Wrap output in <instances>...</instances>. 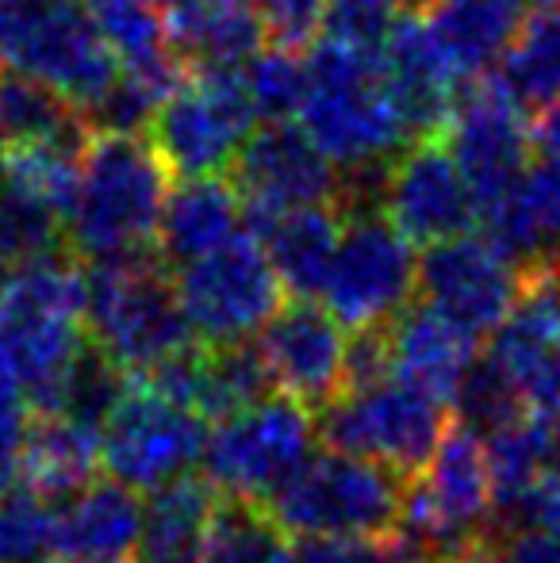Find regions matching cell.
Listing matches in <instances>:
<instances>
[{
	"label": "cell",
	"instance_id": "29",
	"mask_svg": "<svg viewBox=\"0 0 560 563\" xmlns=\"http://www.w3.org/2000/svg\"><path fill=\"white\" fill-rule=\"evenodd\" d=\"M242 219H246V211H242L234 185H223L219 177L185 180L165 200L162 230H157V257L177 268L188 265V261L239 238Z\"/></svg>",
	"mask_w": 560,
	"mask_h": 563
},
{
	"label": "cell",
	"instance_id": "31",
	"mask_svg": "<svg viewBox=\"0 0 560 563\" xmlns=\"http://www.w3.org/2000/svg\"><path fill=\"white\" fill-rule=\"evenodd\" d=\"M503 89L523 108H546L560 97V8H538L503 54Z\"/></svg>",
	"mask_w": 560,
	"mask_h": 563
},
{
	"label": "cell",
	"instance_id": "12",
	"mask_svg": "<svg viewBox=\"0 0 560 563\" xmlns=\"http://www.w3.org/2000/svg\"><path fill=\"white\" fill-rule=\"evenodd\" d=\"M419 284L411 242L388 223L381 208H350L327 276V311L353 334L384 330L411 307Z\"/></svg>",
	"mask_w": 560,
	"mask_h": 563
},
{
	"label": "cell",
	"instance_id": "35",
	"mask_svg": "<svg viewBox=\"0 0 560 563\" xmlns=\"http://www.w3.org/2000/svg\"><path fill=\"white\" fill-rule=\"evenodd\" d=\"M242 81H246L257 115L277 123V119L296 115L299 104H304L307 62H299V51L270 46V51H257L254 58L242 66Z\"/></svg>",
	"mask_w": 560,
	"mask_h": 563
},
{
	"label": "cell",
	"instance_id": "27",
	"mask_svg": "<svg viewBox=\"0 0 560 563\" xmlns=\"http://www.w3.org/2000/svg\"><path fill=\"white\" fill-rule=\"evenodd\" d=\"M223 495L208 475H177L150 490L142 506L139 563H204Z\"/></svg>",
	"mask_w": 560,
	"mask_h": 563
},
{
	"label": "cell",
	"instance_id": "24",
	"mask_svg": "<svg viewBox=\"0 0 560 563\" xmlns=\"http://www.w3.org/2000/svg\"><path fill=\"white\" fill-rule=\"evenodd\" d=\"M384 341H388L392 376L422 387L441 402L457 399V387L476 364V338L464 334L430 303L399 311L384 327Z\"/></svg>",
	"mask_w": 560,
	"mask_h": 563
},
{
	"label": "cell",
	"instance_id": "16",
	"mask_svg": "<svg viewBox=\"0 0 560 563\" xmlns=\"http://www.w3.org/2000/svg\"><path fill=\"white\" fill-rule=\"evenodd\" d=\"M526 273L487 238H449L430 245L419 265L422 303L472 338H492L515 311Z\"/></svg>",
	"mask_w": 560,
	"mask_h": 563
},
{
	"label": "cell",
	"instance_id": "9",
	"mask_svg": "<svg viewBox=\"0 0 560 563\" xmlns=\"http://www.w3.org/2000/svg\"><path fill=\"white\" fill-rule=\"evenodd\" d=\"M257 108L239 69H188L146 126L173 177H216L254 134Z\"/></svg>",
	"mask_w": 560,
	"mask_h": 563
},
{
	"label": "cell",
	"instance_id": "14",
	"mask_svg": "<svg viewBox=\"0 0 560 563\" xmlns=\"http://www.w3.org/2000/svg\"><path fill=\"white\" fill-rule=\"evenodd\" d=\"M441 139L461 165L480 216L499 203L530 169L526 162H530L534 131L526 123V108L503 89L499 77H476L457 92Z\"/></svg>",
	"mask_w": 560,
	"mask_h": 563
},
{
	"label": "cell",
	"instance_id": "52",
	"mask_svg": "<svg viewBox=\"0 0 560 563\" xmlns=\"http://www.w3.org/2000/svg\"><path fill=\"white\" fill-rule=\"evenodd\" d=\"M123 563H128V560H123Z\"/></svg>",
	"mask_w": 560,
	"mask_h": 563
},
{
	"label": "cell",
	"instance_id": "51",
	"mask_svg": "<svg viewBox=\"0 0 560 563\" xmlns=\"http://www.w3.org/2000/svg\"><path fill=\"white\" fill-rule=\"evenodd\" d=\"M415 4H422V0H415Z\"/></svg>",
	"mask_w": 560,
	"mask_h": 563
},
{
	"label": "cell",
	"instance_id": "23",
	"mask_svg": "<svg viewBox=\"0 0 560 563\" xmlns=\"http://www.w3.org/2000/svg\"><path fill=\"white\" fill-rule=\"evenodd\" d=\"M534 0H422L419 8L430 38L461 85L487 77L510 51Z\"/></svg>",
	"mask_w": 560,
	"mask_h": 563
},
{
	"label": "cell",
	"instance_id": "19",
	"mask_svg": "<svg viewBox=\"0 0 560 563\" xmlns=\"http://www.w3.org/2000/svg\"><path fill=\"white\" fill-rule=\"evenodd\" d=\"M270 379L281 395L296 399L307 410H327L345 391L350 345L342 338V322L311 299L281 307L257 341Z\"/></svg>",
	"mask_w": 560,
	"mask_h": 563
},
{
	"label": "cell",
	"instance_id": "3",
	"mask_svg": "<svg viewBox=\"0 0 560 563\" xmlns=\"http://www.w3.org/2000/svg\"><path fill=\"white\" fill-rule=\"evenodd\" d=\"M296 115L307 139L350 173L388 169L411 142L384 81L381 54L338 38H319L307 58V92Z\"/></svg>",
	"mask_w": 560,
	"mask_h": 563
},
{
	"label": "cell",
	"instance_id": "32",
	"mask_svg": "<svg viewBox=\"0 0 560 563\" xmlns=\"http://www.w3.org/2000/svg\"><path fill=\"white\" fill-rule=\"evenodd\" d=\"M557 422H541V418H515L503 430L487 433L484 452H487V472H492V490H495V518H507L518 503L526 498V490L546 475L549 467V433Z\"/></svg>",
	"mask_w": 560,
	"mask_h": 563
},
{
	"label": "cell",
	"instance_id": "21",
	"mask_svg": "<svg viewBox=\"0 0 560 563\" xmlns=\"http://www.w3.org/2000/svg\"><path fill=\"white\" fill-rule=\"evenodd\" d=\"M105 467V426L62 410H31L23 430L15 483L39 498H66L85 490Z\"/></svg>",
	"mask_w": 560,
	"mask_h": 563
},
{
	"label": "cell",
	"instance_id": "34",
	"mask_svg": "<svg viewBox=\"0 0 560 563\" xmlns=\"http://www.w3.org/2000/svg\"><path fill=\"white\" fill-rule=\"evenodd\" d=\"M66 242V223L43 203L0 188V273L54 257Z\"/></svg>",
	"mask_w": 560,
	"mask_h": 563
},
{
	"label": "cell",
	"instance_id": "36",
	"mask_svg": "<svg viewBox=\"0 0 560 563\" xmlns=\"http://www.w3.org/2000/svg\"><path fill=\"white\" fill-rule=\"evenodd\" d=\"M54 521L58 510L46 498L12 487L0 495V563H39L54 552Z\"/></svg>",
	"mask_w": 560,
	"mask_h": 563
},
{
	"label": "cell",
	"instance_id": "22",
	"mask_svg": "<svg viewBox=\"0 0 560 563\" xmlns=\"http://www.w3.org/2000/svg\"><path fill=\"white\" fill-rule=\"evenodd\" d=\"M484 238L499 245L526 276L560 265V162H538L499 203L480 216Z\"/></svg>",
	"mask_w": 560,
	"mask_h": 563
},
{
	"label": "cell",
	"instance_id": "39",
	"mask_svg": "<svg viewBox=\"0 0 560 563\" xmlns=\"http://www.w3.org/2000/svg\"><path fill=\"white\" fill-rule=\"evenodd\" d=\"M426 560L404 537H307L296 563H407Z\"/></svg>",
	"mask_w": 560,
	"mask_h": 563
},
{
	"label": "cell",
	"instance_id": "49",
	"mask_svg": "<svg viewBox=\"0 0 560 563\" xmlns=\"http://www.w3.org/2000/svg\"><path fill=\"white\" fill-rule=\"evenodd\" d=\"M407 563H438V560H407Z\"/></svg>",
	"mask_w": 560,
	"mask_h": 563
},
{
	"label": "cell",
	"instance_id": "2",
	"mask_svg": "<svg viewBox=\"0 0 560 563\" xmlns=\"http://www.w3.org/2000/svg\"><path fill=\"white\" fill-rule=\"evenodd\" d=\"M85 273L74 257H43L0 276V364L31 410H46L89 353Z\"/></svg>",
	"mask_w": 560,
	"mask_h": 563
},
{
	"label": "cell",
	"instance_id": "26",
	"mask_svg": "<svg viewBox=\"0 0 560 563\" xmlns=\"http://www.w3.org/2000/svg\"><path fill=\"white\" fill-rule=\"evenodd\" d=\"M162 15L188 69H239L262 51V12L242 0H162Z\"/></svg>",
	"mask_w": 560,
	"mask_h": 563
},
{
	"label": "cell",
	"instance_id": "13",
	"mask_svg": "<svg viewBox=\"0 0 560 563\" xmlns=\"http://www.w3.org/2000/svg\"><path fill=\"white\" fill-rule=\"evenodd\" d=\"M208 422L154 379L128 376L105 422V467L135 490H154L204 460Z\"/></svg>",
	"mask_w": 560,
	"mask_h": 563
},
{
	"label": "cell",
	"instance_id": "20",
	"mask_svg": "<svg viewBox=\"0 0 560 563\" xmlns=\"http://www.w3.org/2000/svg\"><path fill=\"white\" fill-rule=\"evenodd\" d=\"M381 69L399 108V119L407 126V139L419 142L430 139V134H441V126L449 123V112H453L461 81L446 66L419 12H404L396 27L388 31L381 46Z\"/></svg>",
	"mask_w": 560,
	"mask_h": 563
},
{
	"label": "cell",
	"instance_id": "47",
	"mask_svg": "<svg viewBox=\"0 0 560 563\" xmlns=\"http://www.w3.org/2000/svg\"><path fill=\"white\" fill-rule=\"evenodd\" d=\"M538 8H560V0H534Z\"/></svg>",
	"mask_w": 560,
	"mask_h": 563
},
{
	"label": "cell",
	"instance_id": "18",
	"mask_svg": "<svg viewBox=\"0 0 560 563\" xmlns=\"http://www.w3.org/2000/svg\"><path fill=\"white\" fill-rule=\"evenodd\" d=\"M487 361L510 379L526 415L560 422V291L553 273H530L515 311L492 334Z\"/></svg>",
	"mask_w": 560,
	"mask_h": 563
},
{
	"label": "cell",
	"instance_id": "45",
	"mask_svg": "<svg viewBox=\"0 0 560 563\" xmlns=\"http://www.w3.org/2000/svg\"><path fill=\"white\" fill-rule=\"evenodd\" d=\"M534 142H538L549 157H557L560 162V97L546 108V112H541L538 126H534Z\"/></svg>",
	"mask_w": 560,
	"mask_h": 563
},
{
	"label": "cell",
	"instance_id": "30",
	"mask_svg": "<svg viewBox=\"0 0 560 563\" xmlns=\"http://www.w3.org/2000/svg\"><path fill=\"white\" fill-rule=\"evenodd\" d=\"M85 134H8L0 139V188L43 203L66 223L81 177Z\"/></svg>",
	"mask_w": 560,
	"mask_h": 563
},
{
	"label": "cell",
	"instance_id": "42",
	"mask_svg": "<svg viewBox=\"0 0 560 563\" xmlns=\"http://www.w3.org/2000/svg\"><path fill=\"white\" fill-rule=\"evenodd\" d=\"M503 526H518V529H534V533H549L560 541V475L546 472L526 498L515 510L503 518Z\"/></svg>",
	"mask_w": 560,
	"mask_h": 563
},
{
	"label": "cell",
	"instance_id": "8",
	"mask_svg": "<svg viewBox=\"0 0 560 563\" xmlns=\"http://www.w3.org/2000/svg\"><path fill=\"white\" fill-rule=\"evenodd\" d=\"M495 521V490L487 472L484 438L472 426L453 422L433 460L411 479L404 495L399 537L419 556L438 560L469 537L487 533Z\"/></svg>",
	"mask_w": 560,
	"mask_h": 563
},
{
	"label": "cell",
	"instance_id": "17",
	"mask_svg": "<svg viewBox=\"0 0 560 563\" xmlns=\"http://www.w3.org/2000/svg\"><path fill=\"white\" fill-rule=\"evenodd\" d=\"M381 211L407 242L419 245L469 234V227L480 219L476 196L441 134L407 142L392 157L381 185Z\"/></svg>",
	"mask_w": 560,
	"mask_h": 563
},
{
	"label": "cell",
	"instance_id": "11",
	"mask_svg": "<svg viewBox=\"0 0 560 563\" xmlns=\"http://www.w3.org/2000/svg\"><path fill=\"white\" fill-rule=\"evenodd\" d=\"M173 288L193 334L208 345H234L265 330L284 296V284L257 234H239L180 265Z\"/></svg>",
	"mask_w": 560,
	"mask_h": 563
},
{
	"label": "cell",
	"instance_id": "50",
	"mask_svg": "<svg viewBox=\"0 0 560 563\" xmlns=\"http://www.w3.org/2000/svg\"><path fill=\"white\" fill-rule=\"evenodd\" d=\"M242 4H254V0H242Z\"/></svg>",
	"mask_w": 560,
	"mask_h": 563
},
{
	"label": "cell",
	"instance_id": "46",
	"mask_svg": "<svg viewBox=\"0 0 560 563\" xmlns=\"http://www.w3.org/2000/svg\"><path fill=\"white\" fill-rule=\"evenodd\" d=\"M549 467L560 475V422L553 426V433H549Z\"/></svg>",
	"mask_w": 560,
	"mask_h": 563
},
{
	"label": "cell",
	"instance_id": "37",
	"mask_svg": "<svg viewBox=\"0 0 560 563\" xmlns=\"http://www.w3.org/2000/svg\"><path fill=\"white\" fill-rule=\"evenodd\" d=\"M457 407H461V422L472 426L480 438H487V433L503 430V426H510L515 418L526 415L523 399L515 395L510 379L503 376L487 356H476L469 376L461 379V387H457Z\"/></svg>",
	"mask_w": 560,
	"mask_h": 563
},
{
	"label": "cell",
	"instance_id": "5",
	"mask_svg": "<svg viewBox=\"0 0 560 563\" xmlns=\"http://www.w3.org/2000/svg\"><path fill=\"white\" fill-rule=\"evenodd\" d=\"M0 69L54 89L89 123L120 85V58L77 0H0Z\"/></svg>",
	"mask_w": 560,
	"mask_h": 563
},
{
	"label": "cell",
	"instance_id": "4",
	"mask_svg": "<svg viewBox=\"0 0 560 563\" xmlns=\"http://www.w3.org/2000/svg\"><path fill=\"white\" fill-rule=\"evenodd\" d=\"M85 327L123 376H146L200 341L177 303L169 265L157 253L97 261L85 273Z\"/></svg>",
	"mask_w": 560,
	"mask_h": 563
},
{
	"label": "cell",
	"instance_id": "6",
	"mask_svg": "<svg viewBox=\"0 0 560 563\" xmlns=\"http://www.w3.org/2000/svg\"><path fill=\"white\" fill-rule=\"evenodd\" d=\"M404 475L350 456H307L277 495L265 503L288 537H396L404 518Z\"/></svg>",
	"mask_w": 560,
	"mask_h": 563
},
{
	"label": "cell",
	"instance_id": "15",
	"mask_svg": "<svg viewBox=\"0 0 560 563\" xmlns=\"http://www.w3.org/2000/svg\"><path fill=\"white\" fill-rule=\"evenodd\" d=\"M231 185L250 230H262L296 208H345V180L334 173V162L307 139L304 126H288L284 119L250 134L231 162Z\"/></svg>",
	"mask_w": 560,
	"mask_h": 563
},
{
	"label": "cell",
	"instance_id": "38",
	"mask_svg": "<svg viewBox=\"0 0 560 563\" xmlns=\"http://www.w3.org/2000/svg\"><path fill=\"white\" fill-rule=\"evenodd\" d=\"M407 4H415V0H330L322 38H338V43L381 54L384 38L396 27Z\"/></svg>",
	"mask_w": 560,
	"mask_h": 563
},
{
	"label": "cell",
	"instance_id": "1",
	"mask_svg": "<svg viewBox=\"0 0 560 563\" xmlns=\"http://www.w3.org/2000/svg\"><path fill=\"white\" fill-rule=\"evenodd\" d=\"M169 165L150 134L92 126L81 150V177L66 216V245L85 261H123L157 253Z\"/></svg>",
	"mask_w": 560,
	"mask_h": 563
},
{
	"label": "cell",
	"instance_id": "41",
	"mask_svg": "<svg viewBox=\"0 0 560 563\" xmlns=\"http://www.w3.org/2000/svg\"><path fill=\"white\" fill-rule=\"evenodd\" d=\"M28 418H31L28 395L12 379V372L0 364V495L15 487V464H20Z\"/></svg>",
	"mask_w": 560,
	"mask_h": 563
},
{
	"label": "cell",
	"instance_id": "25",
	"mask_svg": "<svg viewBox=\"0 0 560 563\" xmlns=\"http://www.w3.org/2000/svg\"><path fill=\"white\" fill-rule=\"evenodd\" d=\"M142 506L135 487L120 479L89 483L58 510L54 521V563H123L139 552Z\"/></svg>",
	"mask_w": 560,
	"mask_h": 563
},
{
	"label": "cell",
	"instance_id": "43",
	"mask_svg": "<svg viewBox=\"0 0 560 563\" xmlns=\"http://www.w3.org/2000/svg\"><path fill=\"white\" fill-rule=\"evenodd\" d=\"M510 563H560V541L549 533H534V529H518L507 552Z\"/></svg>",
	"mask_w": 560,
	"mask_h": 563
},
{
	"label": "cell",
	"instance_id": "44",
	"mask_svg": "<svg viewBox=\"0 0 560 563\" xmlns=\"http://www.w3.org/2000/svg\"><path fill=\"white\" fill-rule=\"evenodd\" d=\"M438 563H510V560L503 556V549L495 544L492 529H487V533H476L464 544H457V549H449L446 556H438Z\"/></svg>",
	"mask_w": 560,
	"mask_h": 563
},
{
	"label": "cell",
	"instance_id": "33",
	"mask_svg": "<svg viewBox=\"0 0 560 563\" xmlns=\"http://www.w3.org/2000/svg\"><path fill=\"white\" fill-rule=\"evenodd\" d=\"M284 529L262 503L223 498L208 537L204 563H270L284 549Z\"/></svg>",
	"mask_w": 560,
	"mask_h": 563
},
{
	"label": "cell",
	"instance_id": "10",
	"mask_svg": "<svg viewBox=\"0 0 560 563\" xmlns=\"http://www.w3.org/2000/svg\"><path fill=\"white\" fill-rule=\"evenodd\" d=\"M311 410L288 395H265L254 407L216 422L204 445V475L223 498L265 506L311 456Z\"/></svg>",
	"mask_w": 560,
	"mask_h": 563
},
{
	"label": "cell",
	"instance_id": "7",
	"mask_svg": "<svg viewBox=\"0 0 560 563\" xmlns=\"http://www.w3.org/2000/svg\"><path fill=\"white\" fill-rule=\"evenodd\" d=\"M446 402L399 376L350 387L322 410V445L373 460L388 472L415 479L433 460L449 430Z\"/></svg>",
	"mask_w": 560,
	"mask_h": 563
},
{
	"label": "cell",
	"instance_id": "48",
	"mask_svg": "<svg viewBox=\"0 0 560 563\" xmlns=\"http://www.w3.org/2000/svg\"><path fill=\"white\" fill-rule=\"evenodd\" d=\"M553 280H557V291H560V265L553 268Z\"/></svg>",
	"mask_w": 560,
	"mask_h": 563
},
{
	"label": "cell",
	"instance_id": "40",
	"mask_svg": "<svg viewBox=\"0 0 560 563\" xmlns=\"http://www.w3.org/2000/svg\"><path fill=\"white\" fill-rule=\"evenodd\" d=\"M330 0H262L265 38L284 51H304L315 35H322Z\"/></svg>",
	"mask_w": 560,
	"mask_h": 563
},
{
	"label": "cell",
	"instance_id": "28",
	"mask_svg": "<svg viewBox=\"0 0 560 563\" xmlns=\"http://www.w3.org/2000/svg\"><path fill=\"white\" fill-rule=\"evenodd\" d=\"M342 230H345V208L319 203V208L284 211L273 223H265L262 230H250V234L262 238L284 291H292L296 299H311L315 291L327 288Z\"/></svg>",
	"mask_w": 560,
	"mask_h": 563
}]
</instances>
